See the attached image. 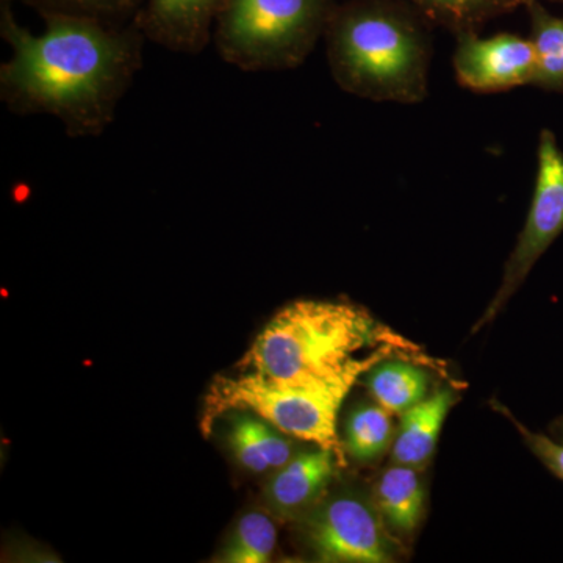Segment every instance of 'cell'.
I'll use <instances>...</instances> for the list:
<instances>
[{
    "label": "cell",
    "instance_id": "cell-1",
    "mask_svg": "<svg viewBox=\"0 0 563 563\" xmlns=\"http://www.w3.org/2000/svg\"><path fill=\"white\" fill-rule=\"evenodd\" d=\"M36 35L14 21L3 3L0 32L11 55L0 66V98L13 113L49 114L70 136L109 129L141 68V38L90 16L46 14Z\"/></svg>",
    "mask_w": 563,
    "mask_h": 563
},
{
    "label": "cell",
    "instance_id": "cell-2",
    "mask_svg": "<svg viewBox=\"0 0 563 563\" xmlns=\"http://www.w3.org/2000/svg\"><path fill=\"white\" fill-rule=\"evenodd\" d=\"M384 325L363 307L299 299L282 307L240 362V373L269 383L310 384L354 368L362 351L384 343Z\"/></svg>",
    "mask_w": 563,
    "mask_h": 563
},
{
    "label": "cell",
    "instance_id": "cell-3",
    "mask_svg": "<svg viewBox=\"0 0 563 563\" xmlns=\"http://www.w3.org/2000/svg\"><path fill=\"white\" fill-rule=\"evenodd\" d=\"M333 80L358 98L418 103L428 96L431 49L413 21L380 7L344 11L328 27Z\"/></svg>",
    "mask_w": 563,
    "mask_h": 563
},
{
    "label": "cell",
    "instance_id": "cell-4",
    "mask_svg": "<svg viewBox=\"0 0 563 563\" xmlns=\"http://www.w3.org/2000/svg\"><path fill=\"white\" fill-rule=\"evenodd\" d=\"M390 357V344L365 355L354 368L322 383H269L252 374L220 376L211 384L207 395L203 432L220 415L231 410H247L279 429L285 435L295 437L331 450L344 465V448L336 432V420L343 401L354 385L376 363Z\"/></svg>",
    "mask_w": 563,
    "mask_h": 563
},
{
    "label": "cell",
    "instance_id": "cell-5",
    "mask_svg": "<svg viewBox=\"0 0 563 563\" xmlns=\"http://www.w3.org/2000/svg\"><path fill=\"white\" fill-rule=\"evenodd\" d=\"M325 25V0H225L214 43L222 60L247 73L292 69Z\"/></svg>",
    "mask_w": 563,
    "mask_h": 563
},
{
    "label": "cell",
    "instance_id": "cell-6",
    "mask_svg": "<svg viewBox=\"0 0 563 563\" xmlns=\"http://www.w3.org/2000/svg\"><path fill=\"white\" fill-rule=\"evenodd\" d=\"M376 504L357 493L322 496L299 517L303 544L317 561L388 563L396 547Z\"/></svg>",
    "mask_w": 563,
    "mask_h": 563
},
{
    "label": "cell",
    "instance_id": "cell-7",
    "mask_svg": "<svg viewBox=\"0 0 563 563\" xmlns=\"http://www.w3.org/2000/svg\"><path fill=\"white\" fill-rule=\"evenodd\" d=\"M537 179L523 231L504 268L501 285L473 332L495 320L540 257L563 233V152L550 129H543L537 151Z\"/></svg>",
    "mask_w": 563,
    "mask_h": 563
},
{
    "label": "cell",
    "instance_id": "cell-8",
    "mask_svg": "<svg viewBox=\"0 0 563 563\" xmlns=\"http://www.w3.org/2000/svg\"><path fill=\"white\" fill-rule=\"evenodd\" d=\"M537 58L531 40L501 33L481 38L472 31L459 33L454 70L468 90L493 92L532 85Z\"/></svg>",
    "mask_w": 563,
    "mask_h": 563
},
{
    "label": "cell",
    "instance_id": "cell-9",
    "mask_svg": "<svg viewBox=\"0 0 563 563\" xmlns=\"http://www.w3.org/2000/svg\"><path fill=\"white\" fill-rule=\"evenodd\" d=\"M225 0H150L141 31L179 54H201Z\"/></svg>",
    "mask_w": 563,
    "mask_h": 563
},
{
    "label": "cell",
    "instance_id": "cell-10",
    "mask_svg": "<svg viewBox=\"0 0 563 563\" xmlns=\"http://www.w3.org/2000/svg\"><path fill=\"white\" fill-rule=\"evenodd\" d=\"M339 465H343L339 455L324 448L295 455L274 470L265 488L266 503L282 518L301 517L325 495Z\"/></svg>",
    "mask_w": 563,
    "mask_h": 563
},
{
    "label": "cell",
    "instance_id": "cell-11",
    "mask_svg": "<svg viewBox=\"0 0 563 563\" xmlns=\"http://www.w3.org/2000/svg\"><path fill=\"white\" fill-rule=\"evenodd\" d=\"M457 401V393L443 387L399 415L401 421L391 446V465L412 466L420 472L426 468L435 453L444 421Z\"/></svg>",
    "mask_w": 563,
    "mask_h": 563
},
{
    "label": "cell",
    "instance_id": "cell-12",
    "mask_svg": "<svg viewBox=\"0 0 563 563\" xmlns=\"http://www.w3.org/2000/svg\"><path fill=\"white\" fill-rule=\"evenodd\" d=\"M426 493L420 470L391 465L379 477L374 490V504L393 531L410 536L417 531L424 512Z\"/></svg>",
    "mask_w": 563,
    "mask_h": 563
},
{
    "label": "cell",
    "instance_id": "cell-13",
    "mask_svg": "<svg viewBox=\"0 0 563 563\" xmlns=\"http://www.w3.org/2000/svg\"><path fill=\"white\" fill-rule=\"evenodd\" d=\"M363 377L374 401L393 415H402L412 409L428 398L431 390L429 373L406 361L384 358Z\"/></svg>",
    "mask_w": 563,
    "mask_h": 563
},
{
    "label": "cell",
    "instance_id": "cell-14",
    "mask_svg": "<svg viewBox=\"0 0 563 563\" xmlns=\"http://www.w3.org/2000/svg\"><path fill=\"white\" fill-rule=\"evenodd\" d=\"M391 415L377 402L354 407L344 426V453L362 463L383 457L395 442Z\"/></svg>",
    "mask_w": 563,
    "mask_h": 563
},
{
    "label": "cell",
    "instance_id": "cell-15",
    "mask_svg": "<svg viewBox=\"0 0 563 563\" xmlns=\"http://www.w3.org/2000/svg\"><path fill=\"white\" fill-rule=\"evenodd\" d=\"M528 3L537 58L532 85L547 91L563 92V18L548 13L536 0H528Z\"/></svg>",
    "mask_w": 563,
    "mask_h": 563
},
{
    "label": "cell",
    "instance_id": "cell-16",
    "mask_svg": "<svg viewBox=\"0 0 563 563\" xmlns=\"http://www.w3.org/2000/svg\"><path fill=\"white\" fill-rule=\"evenodd\" d=\"M277 543L276 525L268 515L244 514L222 548L221 562L265 563L272 559Z\"/></svg>",
    "mask_w": 563,
    "mask_h": 563
},
{
    "label": "cell",
    "instance_id": "cell-17",
    "mask_svg": "<svg viewBox=\"0 0 563 563\" xmlns=\"http://www.w3.org/2000/svg\"><path fill=\"white\" fill-rule=\"evenodd\" d=\"M432 16L465 29L474 21L484 20L498 11L510 9L518 2L528 0H415Z\"/></svg>",
    "mask_w": 563,
    "mask_h": 563
},
{
    "label": "cell",
    "instance_id": "cell-18",
    "mask_svg": "<svg viewBox=\"0 0 563 563\" xmlns=\"http://www.w3.org/2000/svg\"><path fill=\"white\" fill-rule=\"evenodd\" d=\"M229 444L236 461L247 472L261 474L268 472L269 463L263 454L261 444L252 431L251 415L247 410H233L229 421Z\"/></svg>",
    "mask_w": 563,
    "mask_h": 563
},
{
    "label": "cell",
    "instance_id": "cell-19",
    "mask_svg": "<svg viewBox=\"0 0 563 563\" xmlns=\"http://www.w3.org/2000/svg\"><path fill=\"white\" fill-rule=\"evenodd\" d=\"M496 406H498L499 412H503L504 417L512 422L515 429L520 433L521 439L525 440L526 446L532 451V454L536 455L555 477L563 481V442H555L551 437L531 431V429L526 428L523 422L518 421L501 404L496 402Z\"/></svg>",
    "mask_w": 563,
    "mask_h": 563
},
{
    "label": "cell",
    "instance_id": "cell-20",
    "mask_svg": "<svg viewBox=\"0 0 563 563\" xmlns=\"http://www.w3.org/2000/svg\"><path fill=\"white\" fill-rule=\"evenodd\" d=\"M57 2L65 3V5L79 7V9L102 10V9H117V7L124 5L131 0H57Z\"/></svg>",
    "mask_w": 563,
    "mask_h": 563
},
{
    "label": "cell",
    "instance_id": "cell-21",
    "mask_svg": "<svg viewBox=\"0 0 563 563\" xmlns=\"http://www.w3.org/2000/svg\"><path fill=\"white\" fill-rule=\"evenodd\" d=\"M554 433L563 442V417L561 418V420H558V422H555V424H554Z\"/></svg>",
    "mask_w": 563,
    "mask_h": 563
},
{
    "label": "cell",
    "instance_id": "cell-22",
    "mask_svg": "<svg viewBox=\"0 0 563 563\" xmlns=\"http://www.w3.org/2000/svg\"><path fill=\"white\" fill-rule=\"evenodd\" d=\"M562 2H563V0H562Z\"/></svg>",
    "mask_w": 563,
    "mask_h": 563
}]
</instances>
